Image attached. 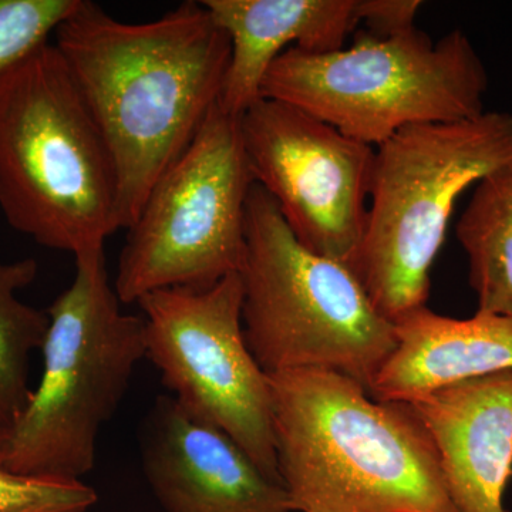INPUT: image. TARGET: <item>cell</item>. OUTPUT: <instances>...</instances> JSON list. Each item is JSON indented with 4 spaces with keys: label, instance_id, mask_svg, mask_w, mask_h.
Masks as SVG:
<instances>
[{
    "label": "cell",
    "instance_id": "1",
    "mask_svg": "<svg viewBox=\"0 0 512 512\" xmlns=\"http://www.w3.org/2000/svg\"><path fill=\"white\" fill-rule=\"evenodd\" d=\"M53 45L109 147L128 229L220 100L231 40L202 2L127 23L79 0Z\"/></svg>",
    "mask_w": 512,
    "mask_h": 512
},
{
    "label": "cell",
    "instance_id": "2",
    "mask_svg": "<svg viewBox=\"0 0 512 512\" xmlns=\"http://www.w3.org/2000/svg\"><path fill=\"white\" fill-rule=\"evenodd\" d=\"M269 376L276 461L292 512H458L409 403L326 370Z\"/></svg>",
    "mask_w": 512,
    "mask_h": 512
},
{
    "label": "cell",
    "instance_id": "3",
    "mask_svg": "<svg viewBox=\"0 0 512 512\" xmlns=\"http://www.w3.org/2000/svg\"><path fill=\"white\" fill-rule=\"evenodd\" d=\"M0 211L40 247L74 258L121 229L116 165L52 43L0 79Z\"/></svg>",
    "mask_w": 512,
    "mask_h": 512
},
{
    "label": "cell",
    "instance_id": "4",
    "mask_svg": "<svg viewBox=\"0 0 512 512\" xmlns=\"http://www.w3.org/2000/svg\"><path fill=\"white\" fill-rule=\"evenodd\" d=\"M121 305L104 249L76 256L72 284L47 309L42 377L0 434V467L66 480L93 470L100 430L146 357L143 316L128 315Z\"/></svg>",
    "mask_w": 512,
    "mask_h": 512
},
{
    "label": "cell",
    "instance_id": "5",
    "mask_svg": "<svg viewBox=\"0 0 512 512\" xmlns=\"http://www.w3.org/2000/svg\"><path fill=\"white\" fill-rule=\"evenodd\" d=\"M241 276L245 340L266 375L326 370L369 392L396 346L353 269L303 247L274 198L252 185Z\"/></svg>",
    "mask_w": 512,
    "mask_h": 512
},
{
    "label": "cell",
    "instance_id": "6",
    "mask_svg": "<svg viewBox=\"0 0 512 512\" xmlns=\"http://www.w3.org/2000/svg\"><path fill=\"white\" fill-rule=\"evenodd\" d=\"M512 158V114L419 124L376 147L365 231L350 268L396 323L426 306L430 271L467 188Z\"/></svg>",
    "mask_w": 512,
    "mask_h": 512
},
{
    "label": "cell",
    "instance_id": "7",
    "mask_svg": "<svg viewBox=\"0 0 512 512\" xmlns=\"http://www.w3.org/2000/svg\"><path fill=\"white\" fill-rule=\"evenodd\" d=\"M487 70L463 30L434 42L423 30L376 37L329 53L285 50L261 96L292 104L353 140L379 147L419 124L456 123L485 113Z\"/></svg>",
    "mask_w": 512,
    "mask_h": 512
},
{
    "label": "cell",
    "instance_id": "8",
    "mask_svg": "<svg viewBox=\"0 0 512 512\" xmlns=\"http://www.w3.org/2000/svg\"><path fill=\"white\" fill-rule=\"evenodd\" d=\"M241 117L215 104L183 156L148 194L127 229L114 279L123 305L161 289L202 291L241 271L254 185Z\"/></svg>",
    "mask_w": 512,
    "mask_h": 512
},
{
    "label": "cell",
    "instance_id": "9",
    "mask_svg": "<svg viewBox=\"0 0 512 512\" xmlns=\"http://www.w3.org/2000/svg\"><path fill=\"white\" fill-rule=\"evenodd\" d=\"M241 276L212 288L161 289L143 296L146 357L185 413L227 433L256 466L281 481L269 376L242 326Z\"/></svg>",
    "mask_w": 512,
    "mask_h": 512
},
{
    "label": "cell",
    "instance_id": "10",
    "mask_svg": "<svg viewBox=\"0 0 512 512\" xmlns=\"http://www.w3.org/2000/svg\"><path fill=\"white\" fill-rule=\"evenodd\" d=\"M241 131L254 184L274 198L296 239L352 266L365 231L376 148L264 97L242 114Z\"/></svg>",
    "mask_w": 512,
    "mask_h": 512
},
{
    "label": "cell",
    "instance_id": "11",
    "mask_svg": "<svg viewBox=\"0 0 512 512\" xmlns=\"http://www.w3.org/2000/svg\"><path fill=\"white\" fill-rule=\"evenodd\" d=\"M140 446L144 476L165 512H292L281 481L173 396L157 397Z\"/></svg>",
    "mask_w": 512,
    "mask_h": 512
},
{
    "label": "cell",
    "instance_id": "12",
    "mask_svg": "<svg viewBox=\"0 0 512 512\" xmlns=\"http://www.w3.org/2000/svg\"><path fill=\"white\" fill-rule=\"evenodd\" d=\"M439 456L458 512H508L512 476V370L451 384L409 403Z\"/></svg>",
    "mask_w": 512,
    "mask_h": 512
},
{
    "label": "cell",
    "instance_id": "13",
    "mask_svg": "<svg viewBox=\"0 0 512 512\" xmlns=\"http://www.w3.org/2000/svg\"><path fill=\"white\" fill-rule=\"evenodd\" d=\"M202 5L231 40L218 104L239 117L262 99L266 73L285 50L335 52L359 25L356 0H202Z\"/></svg>",
    "mask_w": 512,
    "mask_h": 512
},
{
    "label": "cell",
    "instance_id": "14",
    "mask_svg": "<svg viewBox=\"0 0 512 512\" xmlns=\"http://www.w3.org/2000/svg\"><path fill=\"white\" fill-rule=\"evenodd\" d=\"M396 346L369 387L379 402L410 403L443 387L512 370V319H453L417 309L394 323Z\"/></svg>",
    "mask_w": 512,
    "mask_h": 512
},
{
    "label": "cell",
    "instance_id": "15",
    "mask_svg": "<svg viewBox=\"0 0 512 512\" xmlns=\"http://www.w3.org/2000/svg\"><path fill=\"white\" fill-rule=\"evenodd\" d=\"M456 234L477 312L512 319V158L474 185Z\"/></svg>",
    "mask_w": 512,
    "mask_h": 512
},
{
    "label": "cell",
    "instance_id": "16",
    "mask_svg": "<svg viewBox=\"0 0 512 512\" xmlns=\"http://www.w3.org/2000/svg\"><path fill=\"white\" fill-rule=\"evenodd\" d=\"M39 264L0 258V434L15 423L32 394L30 356L42 349L49 329L47 311L20 301L18 293L36 281Z\"/></svg>",
    "mask_w": 512,
    "mask_h": 512
},
{
    "label": "cell",
    "instance_id": "17",
    "mask_svg": "<svg viewBox=\"0 0 512 512\" xmlns=\"http://www.w3.org/2000/svg\"><path fill=\"white\" fill-rule=\"evenodd\" d=\"M79 0H0V79L47 45Z\"/></svg>",
    "mask_w": 512,
    "mask_h": 512
},
{
    "label": "cell",
    "instance_id": "18",
    "mask_svg": "<svg viewBox=\"0 0 512 512\" xmlns=\"http://www.w3.org/2000/svg\"><path fill=\"white\" fill-rule=\"evenodd\" d=\"M99 501L82 480L28 476L0 467V512H87Z\"/></svg>",
    "mask_w": 512,
    "mask_h": 512
},
{
    "label": "cell",
    "instance_id": "19",
    "mask_svg": "<svg viewBox=\"0 0 512 512\" xmlns=\"http://www.w3.org/2000/svg\"><path fill=\"white\" fill-rule=\"evenodd\" d=\"M421 5L420 0H356V19L365 23L370 35L399 36L416 28Z\"/></svg>",
    "mask_w": 512,
    "mask_h": 512
}]
</instances>
